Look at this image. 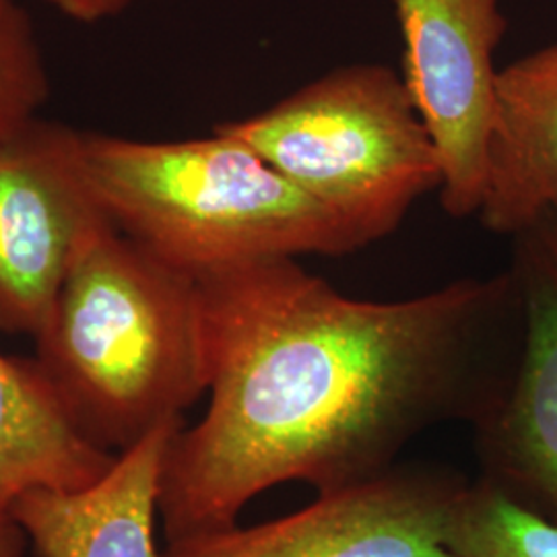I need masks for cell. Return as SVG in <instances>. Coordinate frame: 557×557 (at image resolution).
<instances>
[{
    "label": "cell",
    "mask_w": 557,
    "mask_h": 557,
    "mask_svg": "<svg viewBox=\"0 0 557 557\" xmlns=\"http://www.w3.org/2000/svg\"><path fill=\"white\" fill-rule=\"evenodd\" d=\"M81 151L108 220L190 277L366 246L354 227L220 131L160 143L83 133Z\"/></svg>",
    "instance_id": "3"
},
{
    "label": "cell",
    "mask_w": 557,
    "mask_h": 557,
    "mask_svg": "<svg viewBox=\"0 0 557 557\" xmlns=\"http://www.w3.org/2000/svg\"><path fill=\"white\" fill-rule=\"evenodd\" d=\"M114 458L75 430L34 358L0 354V512L36 487H87Z\"/></svg>",
    "instance_id": "11"
},
{
    "label": "cell",
    "mask_w": 557,
    "mask_h": 557,
    "mask_svg": "<svg viewBox=\"0 0 557 557\" xmlns=\"http://www.w3.org/2000/svg\"><path fill=\"white\" fill-rule=\"evenodd\" d=\"M557 211V41L504 66L494 83L479 221L517 236Z\"/></svg>",
    "instance_id": "10"
},
{
    "label": "cell",
    "mask_w": 557,
    "mask_h": 557,
    "mask_svg": "<svg viewBox=\"0 0 557 557\" xmlns=\"http://www.w3.org/2000/svg\"><path fill=\"white\" fill-rule=\"evenodd\" d=\"M50 79L34 21L17 0H0V139L40 119Z\"/></svg>",
    "instance_id": "13"
},
{
    "label": "cell",
    "mask_w": 557,
    "mask_h": 557,
    "mask_svg": "<svg viewBox=\"0 0 557 557\" xmlns=\"http://www.w3.org/2000/svg\"><path fill=\"white\" fill-rule=\"evenodd\" d=\"M83 133L36 119L0 139V331L36 337L81 252L108 223Z\"/></svg>",
    "instance_id": "5"
},
{
    "label": "cell",
    "mask_w": 557,
    "mask_h": 557,
    "mask_svg": "<svg viewBox=\"0 0 557 557\" xmlns=\"http://www.w3.org/2000/svg\"><path fill=\"white\" fill-rule=\"evenodd\" d=\"M62 15L81 23H96L122 13L135 0H44Z\"/></svg>",
    "instance_id": "14"
},
{
    "label": "cell",
    "mask_w": 557,
    "mask_h": 557,
    "mask_svg": "<svg viewBox=\"0 0 557 557\" xmlns=\"http://www.w3.org/2000/svg\"><path fill=\"white\" fill-rule=\"evenodd\" d=\"M182 425H163L120 453L87 487L21 494L9 512L38 557H163L156 541L161 469Z\"/></svg>",
    "instance_id": "9"
},
{
    "label": "cell",
    "mask_w": 557,
    "mask_h": 557,
    "mask_svg": "<svg viewBox=\"0 0 557 557\" xmlns=\"http://www.w3.org/2000/svg\"><path fill=\"white\" fill-rule=\"evenodd\" d=\"M29 541L11 512H0V557H27Z\"/></svg>",
    "instance_id": "15"
},
{
    "label": "cell",
    "mask_w": 557,
    "mask_h": 557,
    "mask_svg": "<svg viewBox=\"0 0 557 557\" xmlns=\"http://www.w3.org/2000/svg\"><path fill=\"white\" fill-rule=\"evenodd\" d=\"M34 361L81 436L120 455L207 395L199 281L108 223L69 271Z\"/></svg>",
    "instance_id": "2"
},
{
    "label": "cell",
    "mask_w": 557,
    "mask_h": 557,
    "mask_svg": "<svg viewBox=\"0 0 557 557\" xmlns=\"http://www.w3.org/2000/svg\"><path fill=\"white\" fill-rule=\"evenodd\" d=\"M197 281L209 405L163 458L165 543L236 524L281 483L324 494L386 473L430 428L473 425L517 363L508 271L397 301L343 296L292 257Z\"/></svg>",
    "instance_id": "1"
},
{
    "label": "cell",
    "mask_w": 557,
    "mask_h": 557,
    "mask_svg": "<svg viewBox=\"0 0 557 557\" xmlns=\"http://www.w3.org/2000/svg\"><path fill=\"white\" fill-rule=\"evenodd\" d=\"M506 271L522 335L510 379L473 423L479 478L557 520V211L512 236Z\"/></svg>",
    "instance_id": "8"
},
{
    "label": "cell",
    "mask_w": 557,
    "mask_h": 557,
    "mask_svg": "<svg viewBox=\"0 0 557 557\" xmlns=\"http://www.w3.org/2000/svg\"><path fill=\"white\" fill-rule=\"evenodd\" d=\"M465 485L397 465L319 494L298 512L170 541L163 557H453L448 541Z\"/></svg>",
    "instance_id": "6"
},
{
    "label": "cell",
    "mask_w": 557,
    "mask_h": 557,
    "mask_svg": "<svg viewBox=\"0 0 557 557\" xmlns=\"http://www.w3.org/2000/svg\"><path fill=\"white\" fill-rule=\"evenodd\" d=\"M213 131L242 140L368 244L442 186L438 147L403 75L341 66L250 119Z\"/></svg>",
    "instance_id": "4"
},
{
    "label": "cell",
    "mask_w": 557,
    "mask_h": 557,
    "mask_svg": "<svg viewBox=\"0 0 557 557\" xmlns=\"http://www.w3.org/2000/svg\"><path fill=\"white\" fill-rule=\"evenodd\" d=\"M448 547L453 557H557V520L479 478L458 498Z\"/></svg>",
    "instance_id": "12"
},
{
    "label": "cell",
    "mask_w": 557,
    "mask_h": 557,
    "mask_svg": "<svg viewBox=\"0 0 557 557\" xmlns=\"http://www.w3.org/2000/svg\"><path fill=\"white\" fill-rule=\"evenodd\" d=\"M403 79L438 147L442 209L478 215L492 120L494 57L508 21L499 0H393Z\"/></svg>",
    "instance_id": "7"
}]
</instances>
